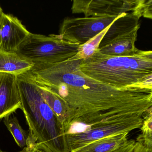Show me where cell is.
I'll use <instances>...</instances> for the list:
<instances>
[{"label": "cell", "mask_w": 152, "mask_h": 152, "mask_svg": "<svg viewBox=\"0 0 152 152\" xmlns=\"http://www.w3.org/2000/svg\"><path fill=\"white\" fill-rule=\"evenodd\" d=\"M75 56L50 64L34 66L28 73L39 84L48 87L68 105L71 119L67 132L112 118L138 113L152 106V91L117 89L91 79L80 69Z\"/></svg>", "instance_id": "obj_1"}, {"label": "cell", "mask_w": 152, "mask_h": 152, "mask_svg": "<svg viewBox=\"0 0 152 152\" xmlns=\"http://www.w3.org/2000/svg\"><path fill=\"white\" fill-rule=\"evenodd\" d=\"M81 72L101 83L122 90L152 91V51L139 50L129 56H112L98 50L81 60Z\"/></svg>", "instance_id": "obj_2"}, {"label": "cell", "mask_w": 152, "mask_h": 152, "mask_svg": "<svg viewBox=\"0 0 152 152\" xmlns=\"http://www.w3.org/2000/svg\"><path fill=\"white\" fill-rule=\"evenodd\" d=\"M29 134L50 152H71L63 124L49 107L28 72L17 76Z\"/></svg>", "instance_id": "obj_3"}, {"label": "cell", "mask_w": 152, "mask_h": 152, "mask_svg": "<svg viewBox=\"0 0 152 152\" xmlns=\"http://www.w3.org/2000/svg\"><path fill=\"white\" fill-rule=\"evenodd\" d=\"M79 46L63 39L58 35L45 36L31 33L16 52L34 66L42 65L68 60L77 54Z\"/></svg>", "instance_id": "obj_4"}, {"label": "cell", "mask_w": 152, "mask_h": 152, "mask_svg": "<svg viewBox=\"0 0 152 152\" xmlns=\"http://www.w3.org/2000/svg\"><path fill=\"white\" fill-rule=\"evenodd\" d=\"M143 115L138 113L124 115L84 127L76 132L67 133L66 141L71 152L94 140L117 134L129 133L133 130L140 129Z\"/></svg>", "instance_id": "obj_5"}, {"label": "cell", "mask_w": 152, "mask_h": 152, "mask_svg": "<svg viewBox=\"0 0 152 152\" xmlns=\"http://www.w3.org/2000/svg\"><path fill=\"white\" fill-rule=\"evenodd\" d=\"M121 15L66 17L60 25L58 35L71 43L83 45L110 26Z\"/></svg>", "instance_id": "obj_6"}, {"label": "cell", "mask_w": 152, "mask_h": 152, "mask_svg": "<svg viewBox=\"0 0 152 152\" xmlns=\"http://www.w3.org/2000/svg\"><path fill=\"white\" fill-rule=\"evenodd\" d=\"M140 0L73 1L72 14H83L85 17L118 16L124 13H134L140 18Z\"/></svg>", "instance_id": "obj_7"}, {"label": "cell", "mask_w": 152, "mask_h": 152, "mask_svg": "<svg viewBox=\"0 0 152 152\" xmlns=\"http://www.w3.org/2000/svg\"><path fill=\"white\" fill-rule=\"evenodd\" d=\"M30 34L17 18L3 13L0 22L1 49L17 52Z\"/></svg>", "instance_id": "obj_8"}, {"label": "cell", "mask_w": 152, "mask_h": 152, "mask_svg": "<svg viewBox=\"0 0 152 152\" xmlns=\"http://www.w3.org/2000/svg\"><path fill=\"white\" fill-rule=\"evenodd\" d=\"M21 106L16 75L0 73V119L21 109Z\"/></svg>", "instance_id": "obj_9"}, {"label": "cell", "mask_w": 152, "mask_h": 152, "mask_svg": "<svg viewBox=\"0 0 152 152\" xmlns=\"http://www.w3.org/2000/svg\"><path fill=\"white\" fill-rule=\"evenodd\" d=\"M140 26L139 25L131 31L117 36L104 46L99 48V52L112 56H129L137 53L140 50L136 48L135 42Z\"/></svg>", "instance_id": "obj_10"}, {"label": "cell", "mask_w": 152, "mask_h": 152, "mask_svg": "<svg viewBox=\"0 0 152 152\" xmlns=\"http://www.w3.org/2000/svg\"><path fill=\"white\" fill-rule=\"evenodd\" d=\"M35 83L45 102L64 124L66 134L69 128L71 119L70 110L68 105L53 91L44 85L36 82Z\"/></svg>", "instance_id": "obj_11"}, {"label": "cell", "mask_w": 152, "mask_h": 152, "mask_svg": "<svg viewBox=\"0 0 152 152\" xmlns=\"http://www.w3.org/2000/svg\"><path fill=\"white\" fill-rule=\"evenodd\" d=\"M34 66L31 61L17 52L0 49V73L18 76L29 72Z\"/></svg>", "instance_id": "obj_12"}, {"label": "cell", "mask_w": 152, "mask_h": 152, "mask_svg": "<svg viewBox=\"0 0 152 152\" xmlns=\"http://www.w3.org/2000/svg\"><path fill=\"white\" fill-rule=\"evenodd\" d=\"M128 133L106 137L92 141L71 152H112L128 141Z\"/></svg>", "instance_id": "obj_13"}, {"label": "cell", "mask_w": 152, "mask_h": 152, "mask_svg": "<svg viewBox=\"0 0 152 152\" xmlns=\"http://www.w3.org/2000/svg\"><path fill=\"white\" fill-rule=\"evenodd\" d=\"M4 123L8 130L14 137L17 145L21 148L26 147L29 138V133L23 129L19 124L17 118L10 115L4 117Z\"/></svg>", "instance_id": "obj_14"}, {"label": "cell", "mask_w": 152, "mask_h": 152, "mask_svg": "<svg viewBox=\"0 0 152 152\" xmlns=\"http://www.w3.org/2000/svg\"><path fill=\"white\" fill-rule=\"evenodd\" d=\"M110 26L107 27L103 31L85 44L80 45L77 54L75 56L76 58L79 60L87 59L92 56L95 51L97 50L102 38L109 29Z\"/></svg>", "instance_id": "obj_15"}, {"label": "cell", "mask_w": 152, "mask_h": 152, "mask_svg": "<svg viewBox=\"0 0 152 152\" xmlns=\"http://www.w3.org/2000/svg\"><path fill=\"white\" fill-rule=\"evenodd\" d=\"M143 117V121L140 128L141 133L137 137L136 141L141 142L147 147L152 148V107L145 112Z\"/></svg>", "instance_id": "obj_16"}, {"label": "cell", "mask_w": 152, "mask_h": 152, "mask_svg": "<svg viewBox=\"0 0 152 152\" xmlns=\"http://www.w3.org/2000/svg\"><path fill=\"white\" fill-rule=\"evenodd\" d=\"M21 152H50L43 145L32 137L29 134L27 146L24 148Z\"/></svg>", "instance_id": "obj_17"}, {"label": "cell", "mask_w": 152, "mask_h": 152, "mask_svg": "<svg viewBox=\"0 0 152 152\" xmlns=\"http://www.w3.org/2000/svg\"><path fill=\"white\" fill-rule=\"evenodd\" d=\"M136 140H129L123 145L112 152H134Z\"/></svg>", "instance_id": "obj_18"}, {"label": "cell", "mask_w": 152, "mask_h": 152, "mask_svg": "<svg viewBox=\"0 0 152 152\" xmlns=\"http://www.w3.org/2000/svg\"><path fill=\"white\" fill-rule=\"evenodd\" d=\"M134 152H152V148L147 147L141 142L136 141Z\"/></svg>", "instance_id": "obj_19"}, {"label": "cell", "mask_w": 152, "mask_h": 152, "mask_svg": "<svg viewBox=\"0 0 152 152\" xmlns=\"http://www.w3.org/2000/svg\"><path fill=\"white\" fill-rule=\"evenodd\" d=\"M4 12H3L2 8H1V7L0 6V22H1V16H2V14Z\"/></svg>", "instance_id": "obj_20"}, {"label": "cell", "mask_w": 152, "mask_h": 152, "mask_svg": "<svg viewBox=\"0 0 152 152\" xmlns=\"http://www.w3.org/2000/svg\"><path fill=\"white\" fill-rule=\"evenodd\" d=\"M0 152H3V151H1V150H0Z\"/></svg>", "instance_id": "obj_21"}]
</instances>
